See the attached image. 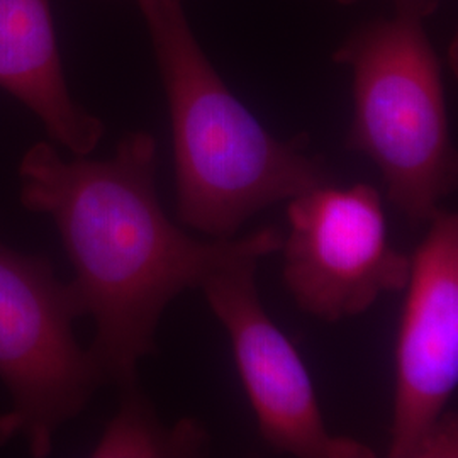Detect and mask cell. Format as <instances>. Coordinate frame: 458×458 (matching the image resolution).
Here are the masks:
<instances>
[{
    "label": "cell",
    "instance_id": "obj_2",
    "mask_svg": "<svg viewBox=\"0 0 458 458\" xmlns=\"http://www.w3.org/2000/svg\"><path fill=\"white\" fill-rule=\"evenodd\" d=\"M136 2L168 104L183 226L234 238L257 214L333 181L306 136L278 140L229 90L200 48L183 0Z\"/></svg>",
    "mask_w": 458,
    "mask_h": 458
},
{
    "label": "cell",
    "instance_id": "obj_4",
    "mask_svg": "<svg viewBox=\"0 0 458 458\" xmlns=\"http://www.w3.org/2000/svg\"><path fill=\"white\" fill-rule=\"evenodd\" d=\"M81 316L72 285L55 277L48 260L0 243V378L13 399L0 414V445L22 437L33 457H48L56 431L104 384L75 340Z\"/></svg>",
    "mask_w": 458,
    "mask_h": 458
},
{
    "label": "cell",
    "instance_id": "obj_10",
    "mask_svg": "<svg viewBox=\"0 0 458 458\" xmlns=\"http://www.w3.org/2000/svg\"><path fill=\"white\" fill-rule=\"evenodd\" d=\"M458 416L455 411L446 410L442 418L429 428L423 442L420 443L416 458H457Z\"/></svg>",
    "mask_w": 458,
    "mask_h": 458
},
{
    "label": "cell",
    "instance_id": "obj_8",
    "mask_svg": "<svg viewBox=\"0 0 458 458\" xmlns=\"http://www.w3.org/2000/svg\"><path fill=\"white\" fill-rule=\"evenodd\" d=\"M0 87L73 157H87L100 143L104 123L68 90L49 0H0Z\"/></svg>",
    "mask_w": 458,
    "mask_h": 458
},
{
    "label": "cell",
    "instance_id": "obj_5",
    "mask_svg": "<svg viewBox=\"0 0 458 458\" xmlns=\"http://www.w3.org/2000/svg\"><path fill=\"white\" fill-rule=\"evenodd\" d=\"M284 234L268 226L243 238L199 291L228 333L238 374L263 442L297 458H374V448L327 429L311 377L293 342L263 308L257 268L280 251Z\"/></svg>",
    "mask_w": 458,
    "mask_h": 458
},
{
    "label": "cell",
    "instance_id": "obj_3",
    "mask_svg": "<svg viewBox=\"0 0 458 458\" xmlns=\"http://www.w3.org/2000/svg\"><path fill=\"white\" fill-rule=\"evenodd\" d=\"M333 60L353 77L346 148L376 165L411 225H426L457 191L458 157L425 19L395 11L352 34Z\"/></svg>",
    "mask_w": 458,
    "mask_h": 458
},
{
    "label": "cell",
    "instance_id": "obj_1",
    "mask_svg": "<svg viewBox=\"0 0 458 458\" xmlns=\"http://www.w3.org/2000/svg\"><path fill=\"white\" fill-rule=\"evenodd\" d=\"M21 202L55 221L75 270L70 282L96 325L89 352L104 382L138 384V365L155 352L168 304L199 291L245 236L197 240L175 225L157 192V141L124 136L109 160L66 162L41 141L19 165Z\"/></svg>",
    "mask_w": 458,
    "mask_h": 458
},
{
    "label": "cell",
    "instance_id": "obj_7",
    "mask_svg": "<svg viewBox=\"0 0 458 458\" xmlns=\"http://www.w3.org/2000/svg\"><path fill=\"white\" fill-rule=\"evenodd\" d=\"M425 226L395 340L391 458H416L458 384V214L442 208Z\"/></svg>",
    "mask_w": 458,
    "mask_h": 458
},
{
    "label": "cell",
    "instance_id": "obj_11",
    "mask_svg": "<svg viewBox=\"0 0 458 458\" xmlns=\"http://www.w3.org/2000/svg\"><path fill=\"white\" fill-rule=\"evenodd\" d=\"M336 2L346 5V4H353L357 0H336ZM440 2L442 0H394L397 13H404V14L421 17V19L431 16L437 11V7L440 5Z\"/></svg>",
    "mask_w": 458,
    "mask_h": 458
},
{
    "label": "cell",
    "instance_id": "obj_6",
    "mask_svg": "<svg viewBox=\"0 0 458 458\" xmlns=\"http://www.w3.org/2000/svg\"><path fill=\"white\" fill-rule=\"evenodd\" d=\"M287 221L282 277L301 311L338 323L404 291L411 257L389 242L374 185H314L287 200Z\"/></svg>",
    "mask_w": 458,
    "mask_h": 458
},
{
    "label": "cell",
    "instance_id": "obj_9",
    "mask_svg": "<svg viewBox=\"0 0 458 458\" xmlns=\"http://www.w3.org/2000/svg\"><path fill=\"white\" fill-rule=\"evenodd\" d=\"M121 406L100 437L96 458H192L208 454L211 435L194 418L165 425L138 384L124 387Z\"/></svg>",
    "mask_w": 458,
    "mask_h": 458
}]
</instances>
